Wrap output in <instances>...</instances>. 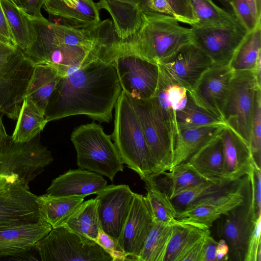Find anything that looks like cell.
Instances as JSON below:
<instances>
[{
	"label": "cell",
	"instance_id": "obj_22",
	"mask_svg": "<svg viewBox=\"0 0 261 261\" xmlns=\"http://www.w3.org/2000/svg\"><path fill=\"white\" fill-rule=\"evenodd\" d=\"M51 229L49 224L41 220L0 230V257L30 251Z\"/></svg>",
	"mask_w": 261,
	"mask_h": 261
},
{
	"label": "cell",
	"instance_id": "obj_44",
	"mask_svg": "<svg viewBox=\"0 0 261 261\" xmlns=\"http://www.w3.org/2000/svg\"><path fill=\"white\" fill-rule=\"evenodd\" d=\"M261 215L255 223L250 237L245 261H261Z\"/></svg>",
	"mask_w": 261,
	"mask_h": 261
},
{
	"label": "cell",
	"instance_id": "obj_46",
	"mask_svg": "<svg viewBox=\"0 0 261 261\" xmlns=\"http://www.w3.org/2000/svg\"><path fill=\"white\" fill-rule=\"evenodd\" d=\"M217 243L210 234L205 236L199 261H217Z\"/></svg>",
	"mask_w": 261,
	"mask_h": 261
},
{
	"label": "cell",
	"instance_id": "obj_41",
	"mask_svg": "<svg viewBox=\"0 0 261 261\" xmlns=\"http://www.w3.org/2000/svg\"><path fill=\"white\" fill-rule=\"evenodd\" d=\"M260 171V167L254 163L252 169L247 174L250 182L252 204L256 219L261 215Z\"/></svg>",
	"mask_w": 261,
	"mask_h": 261
},
{
	"label": "cell",
	"instance_id": "obj_45",
	"mask_svg": "<svg viewBox=\"0 0 261 261\" xmlns=\"http://www.w3.org/2000/svg\"><path fill=\"white\" fill-rule=\"evenodd\" d=\"M0 43L17 48L10 31L0 2Z\"/></svg>",
	"mask_w": 261,
	"mask_h": 261
},
{
	"label": "cell",
	"instance_id": "obj_7",
	"mask_svg": "<svg viewBox=\"0 0 261 261\" xmlns=\"http://www.w3.org/2000/svg\"><path fill=\"white\" fill-rule=\"evenodd\" d=\"M34 248L42 261H113L95 241L64 227L52 228Z\"/></svg>",
	"mask_w": 261,
	"mask_h": 261
},
{
	"label": "cell",
	"instance_id": "obj_4",
	"mask_svg": "<svg viewBox=\"0 0 261 261\" xmlns=\"http://www.w3.org/2000/svg\"><path fill=\"white\" fill-rule=\"evenodd\" d=\"M70 139L76 151L80 169L107 177L113 181L123 170V163L111 136L94 122L81 125L72 131Z\"/></svg>",
	"mask_w": 261,
	"mask_h": 261
},
{
	"label": "cell",
	"instance_id": "obj_24",
	"mask_svg": "<svg viewBox=\"0 0 261 261\" xmlns=\"http://www.w3.org/2000/svg\"><path fill=\"white\" fill-rule=\"evenodd\" d=\"M225 126L209 125L180 129L174 144L172 168L186 162L202 146L218 135Z\"/></svg>",
	"mask_w": 261,
	"mask_h": 261
},
{
	"label": "cell",
	"instance_id": "obj_27",
	"mask_svg": "<svg viewBox=\"0 0 261 261\" xmlns=\"http://www.w3.org/2000/svg\"><path fill=\"white\" fill-rule=\"evenodd\" d=\"M261 23L248 32L231 59L229 66L232 72L255 71L261 66Z\"/></svg>",
	"mask_w": 261,
	"mask_h": 261
},
{
	"label": "cell",
	"instance_id": "obj_14",
	"mask_svg": "<svg viewBox=\"0 0 261 261\" xmlns=\"http://www.w3.org/2000/svg\"><path fill=\"white\" fill-rule=\"evenodd\" d=\"M135 193L126 185H107L97 194L100 228L118 240Z\"/></svg>",
	"mask_w": 261,
	"mask_h": 261
},
{
	"label": "cell",
	"instance_id": "obj_19",
	"mask_svg": "<svg viewBox=\"0 0 261 261\" xmlns=\"http://www.w3.org/2000/svg\"><path fill=\"white\" fill-rule=\"evenodd\" d=\"M220 133L185 163L204 180L222 186L231 181L224 167Z\"/></svg>",
	"mask_w": 261,
	"mask_h": 261
},
{
	"label": "cell",
	"instance_id": "obj_21",
	"mask_svg": "<svg viewBox=\"0 0 261 261\" xmlns=\"http://www.w3.org/2000/svg\"><path fill=\"white\" fill-rule=\"evenodd\" d=\"M107 186V180L101 175L80 168L70 169L52 180L46 194L85 197L97 194Z\"/></svg>",
	"mask_w": 261,
	"mask_h": 261
},
{
	"label": "cell",
	"instance_id": "obj_1",
	"mask_svg": "<svg viewBox=\"0 0 261 261\" xmlns=\"http://www.w3.org/2000/svg\"><path fill=\"white\" fill-rule=\"evenodd\" d=\"M121 91L113 61L99 58L72 68L60 77L44 116L47 122L78 115L109 122Z\"/></svg>",
	"mask_w": 261,
	"mask_h": 261
},
{
	"label": "cell",
	"instance_id": "obj_11",
	"mask_svg": "<svg viewBox=\"0 0 261 261\" xmlns=\"http://www.w3.org/2000/svg\"><path fill=\"white\" fill-rule=\"evenodd\" d=\"M193 42L211 59L213 64H229L237 48L248 33L236 18L220 25H190Z\"/></svg>",
	"mask_w": 261,
	"mask_h": 261
},
{
	"label": "cell",
	"instance_id": "obj_9",
	"mask_svg": "<svg viewBox=\"0 0 261 261\" xmlns=\"http://www.w3.org/2000/svg\"><path fill=\"white\" fill-rule=\"evenodd\" d=\"M53 161L50 151L41 142L40 134L23 143L14 142L8 136L0 150L1 174H14L27 185Z\"/></svg>",
	"mask_w": 261,
	"mask_h": 261
},
{
	"label": "cell",
	"instance_id": "obj_31",
	"mask_svg": "<svg viewBox=\"0 0 261 261\" xmlns=\"http://www.w3.org/2000/svg\"><path fill=\"white\" fill-rule=\"evenodd\" d=\"M161 175L165 176L160 179L154 177V182L160 190L168 195L171 200L183 191L205 181L186 163L176 165Z\"/></svg>",
	"mask_w": 261,
	"mask_h": 261
},
{
	"label": "cell",
	"instance_id": "obj_10",
	"mask_svg": "<svg viewBox=\"0 0 261 261\" xmlns=\"http://www.w3.org/2000/svg\"><path fill=\"white\" fill-rule=\"evenodd\" d=\"M38 196L14 174L0 180V230L41 220Z\"/></svg>",
	"mask_w": 261,
	"mask_h": 261
},
{
	"label": "cell",
	"instance_id": "obj_37",
	"mask_svg": "<svg viewBox=\"0 0 261 261\" xmlns=\"http://www.w3.org/2000/svg\"><path fill=\"white\" fill-rule=\"evenodd\" d=\"M225 214V211L218 207L199 204L186 207L177 212L176 219L210 229L214 222Z\"/></svg>",
	"mask_w": 261,
	"mask_h": 261
},
{
	"label": "cell",
	"instance_id": "obj_51",
	"mask_svg": "<svg viewBox=\"0 0 261 261\" xmlns=\"http://www.w3.org/2000/svg\"><path fill=\"white\" fill-rule=\"evenodd\" d=\"M252 16L256 24L260 23V0H246Z\"/></svg>",
	"mask_w": 261,
	"mask_h": 261
},
{
	"label": "cell",
	"instance_id": "obj_55",
	"mask_svg": "<svg viewBox=\"0 0 261 261\" xmlns=\"http://www.w3.org/2000/svg\"><path fill=\"white\" fill-rule=\"evenodd\" d=\"M223 1H225V2H226L227 3H229V4H230V0H222Z\"/></svg>",
	"mask_w": 261,
	"mask_h": 261
},
{
	"label": "cell",
	"instance_id": "obj_17",
	"mask_svg": "<svg viewBox=\"0 0 261 261\" xmlns=\"http://www.w3.org/2000/svg\"><path fill=\"white\" fill-rule=\"evenodd\" d=\"M153 223V218L145 196L135 193L118 240L124 251L130 256V260H136Z\"/></svg>",
	"mask_w": 261,
	"mask_h": 261
},
{
	"label": "cell",
	"instance_id": "obj_50",
	"mask_svg": "<svg viewBox=\"0 0 261 261\" xmlns=\"http://www.w3.org/2000/svg\"><path fill=\"white\" fill-rule=\"evenodd\" d=\"M229 247L226 241L220 239L217 245V261L228 260Z\"/></svg>",
	"mask_w": 261,
	"mask_h": 261
},
{
	"label": "cell",
	"instance_id": "obj_2",
	"mask_svg": "<svg viewBox=\"0 0 261 261\" xmlns=\"http://www.w3.org/2000/svg\"><path fill=\"white\" fill-rule=\"evenodd\" d=\"M174 16L146 8L141 10V22L129 37L118 41L113 48L118 54H133L161 65L193 42L191 28L181 25Z\"/></svg>",
	"mask_w": 261,
	"mask_h": 261
},
{
	"label": "cell",
	"instance_id": "obj_35",
	"mask_svg": "<svg viewBox=\"0 0 261 261\" xmlns=\"http://www.w3.org/2000/svg\"><path fill=\"white\" fill-rule=\"evenodd\" d=\"M146 199L152 215L154 221L173 224L176 219L177 212L168 195L155 184L154 178L145 182Z\"/></svg>",
	"mask_w": 261,
	"mask_h": 261
},
{
	"label": "cell",
	"instance_id": "obj_30",
	"mask_svg": "<svg viewBox=\"0 0 261 261\" xmlns=\"http://www.w3.org/2000/svg\"><path fill=\"white\" fill-rule=\"evenodd\" d=\"M47 123L44 114L24 98L11 138L16 142H29L41 133Z\"/></svg>",
	"mask_w": 261,
	"mask_h": 261
},
{
	"label": "cell",
	"instance_id": "obj_47",
	"mask_svg": "<svg viewBox=\"0 0 261 261\" xmlns=\"http://www.w3.org/2000/svg\"><path fill=\"white\" fill-rule=\"evenodd\" d=\"M43 0H23L20 8L27 15L35 18L44 17L41 13Z\"/></svg>",
	"mask_w": 261,
	"mask_h": 261
},
{
	"label": "cell",
	"instance_id": "obj_54",
	"mask_svg": "<svg viewBox=\"0 0 261 261\" xmlns=\"http://www.w3.org/2000/svg\"><path fill=\"white\" fill-rule=\"evenodd\" d=\"M20 8L23 0H9Z\"/></svg>",
	"mask_w": 261,
	"mask_h": 261
},
{
	"label": "cell",
	"instance_id": "obj_20",
	"mask_svg": "<svg viewBox=\"0 0 261 261\" xmlns=\"http://www.w3.org/2000/svg\"><path fill=\"white\" fill-rule=\"evenodd\" d=\"M43 7L49 14L59 17L64 25L86 29L100 21L98 3L93 0H43Z\"/></svg>",
	"mask_w": 261,
	"mask_h": 261
},
{
	"label": "cell",
	"instance_id": "obj_13",
	"mask_svg": "<svg viewBox=\"0 0 261 261\" xmlns=\"http://www.w3.org/2000/svg\"><path fill=\"white\" fill-rule=\"evenodd\" d=\"M256 220L251 194L216 220L217 234L229 247L228 260L245 261Z\"/></svg>",
	"mask_w": 261,
	"mask_h": 261
},
{
	"label": "cell",
	"instance_id": "obj_42",
	"mask_svg": "<svg viewBox=\"0 0 261 261\" xmlns=\"http://www.w3.org/2000/svg\"><path fill=\"white\" fill-rule=\"evenodd\" d=\"M230 5L233 14L248 32L253 30L259 24L255 23L246 0H230Z\"/></svg>",
	"mask_w": 261,
	"mask_h": 261
},
{
	"label": "cell",
	"instance_id": "obj_29",
	"mask_svg": "<svg viewBox=\"0 0 261 261\" xmlns=\"http://www.w3.org/2000/svg\"><path fill=\"white\" fill-rule=\"evenodd\" d=\"M81 196H39L38 201L41 219L52 228L60 227L66 219L84 201Z\"/></svg>",
	"mask_w": 261,
	"mask_h": 261
},
{
	"label": "cell",
	"instance_id": "obj_33",
	"mask_svg": "<svg viewBox=\"0 0 261 261\" xmlns=\"http://www.w3.org/2000/svg\"><path fill=\"white\" fill-rule=\"evenodd\" d=\"M17 48L25 51L32 43L31 28L25 13L21 9L9 0H0Z\"/></svg>",
	"mask_w": 261,
	"mask_h": 261
},
{
	"label": "cell",
	"instance_id": "obj_48",
	"mask_svg": "<svg viewBox=\"0 0 261 261\" xmlns=\"http://www.w3.org/2000/svg\"><path fill=\"white\" fill-rule=\"evenodd\" d=\"M147 7L150 10L175 17L172 7L166 0H148Z\"/></svg>",
	"mask_w": 261,
	"mask_h": 261
},
{
	"label": "cell",
	"instance_id": "obj_53",
	"mask_svg": "<svg viewBox=\"0 0 261 261\" xmlns=\"http://www.w3.org/2000/svg\"><path fill=\"white\" fill-rule=\"evenodd\" d=\"M139 2L143 7L147 8V4L148 0H135ZM148 9V8H147Z\"/></svg>",
	"mask_w": 261,
	"mask_h": 261
},
{
	"label": "cell",
	"instance_id": "obj_36",
	"mask_svg": "<svg viewBox=\"0 0 261 261\" xmlns=\"http://www.w3.org/2000/svg\"><path fill=\"white\" fill-rule=\"evenodd\" d=\"M198 25L216 26L230 23L237 17L220 8L212 0H190Z\"/></svg>",
	"mask_w": 261,
	"mask_h": 261
},
{
	"label": "cell",
	"instance_id": "obj_32",
	"mask_svg": "<svg viewBox=\"0 0 261 261\" xmlns=\"http://www.w3.org/2000/svg\"><path fill=\"white\" fill-rule=\"evenodd\" d=\"M173 224L154 221L136 260L163 261L172 233Z\"/></svg>",
	"mask_w": 261,
	"mask_h": 261
},
{
	"label": "cell",
	"instance_id": "obj_38",
	"mask_svg": "<svg viewBox=\"0 0 261 261\" xmlns=\"http://www.w3.org/2000/svg\"><path fill=\"white\" fill-rule=\"evenodd\" d=\"M249 146L254 163H261V89L257 92L251 123Z\"/></svg>",
	"mask_w": 261,
	"mask_h": 261
},
{
	"label": "cell",
	"instance_id": "obj_25",
	"mask_svg": "<svg viewBox=\"0 0 261 261\" xmlns=\"http://www.w3.org/2000/svg\"><path fill=\"white\" fill-rule=\"evenodd\" d=\"M61 76L59 70L51 66L35 65L25 98L44 114L48 99Z\"/></svg>",
	"mask_w": 261,
	"mask_h": 261
},
{
	"label": "cell",
	"instance_id": "obj_52",
	"mask_svg": "<svg viewBox=\"0 0 261 261\" xmlns=\"http://www.w3.org/2000/svg\"><path fill=\"white\" fill-rule=\"evenodd\" d=\"M0 111V150L2 146L7 139L8 135L6 133L4 125L3 124Z\"/></svg>",
	"mask_w": 261,
	"mask_h": 261
},
{
	"label": "cell",
	"instance_id": "obj_56",
	"mask_svg": "<svg viewBox=\"0 0 261 261\" xmlns=\"http://www.w3.org/2000/svg\"><path fill=\"white\" fill-rule=\"evenodd\" d=\"M3 177V175L1 174V171H0V180Z\"/></svg>",
	"mask_w": 261,
	"mask_h": 261
},
{
	"label": "cell",
	"instance_id": "obj_15",
	"mask_svg": "<svg viewBox=\"0 0 261 261\" xmlns=\"http://www.w3.org/2000/svg\"><path fill=\"white\" fill-rule=\"evenodd\" d=\"M232 74L229 64H213L190 91L199 106L222 120Z\"/></svg>",
	"mask_w": 261,
	"mask_h": 261
},
{
	"label": "cell",
	"instance_id": "obj_16",
	"mask_svg": "<svg viewBox=\"0 0 261 261\" xmlns=\"http://www.w3.org/2000/svg\"><path fill=\"white\" fill-rule=\"evenodd\" d=\"M213 64L208 56L192 42L159 66L172 81L191 91Z\"/></svg>",
	"mask_w": 261,
	"mask_h": 261
},
{
	"label": "cell",
	"instance_id": "obj_43",
	"mask_svg": "<svg viewBox=\"0 0 261 261\" xmlns=\"http://www.w3.org/2000/svg\"><path fill=\"white\" fill-rule=\"evenodd\" d=\"M172 7L175 17L180 22L191 25L197 22L190 0H166Z\"/></svg>",
	"mask_w": 261,
	"mask_h": 261
},
{
	"label": "cell",
	"instance_id": "obj_40",
	"mask_svg": "<svg viewBox=\"0 0 261 261\" xmlns=\"http://www.w3.org/2000/svg\"><path fill=\"white\" fill-rule=\"evenodd\" d=\"M96 242L112 257L113 261L130 260V256L123 250L117 239L99 230Z\"/></svg>",
	"mask_w": 261,
	"mask_h": 261
},
{
	"label": "cell",
	"instance_id": "obj_39",
	"mask_svg": "<svg viewBox=\"0 0 261 261\" xmlns=\"http://www.w3.org/2000/svg\"><path fill=\"white\" fill-rule=\"evenodd\" d=\"M219 185L204 181L180 192L172 198L171 201L176 212H178L192 204L202 196L211 193Z\"/></svg>",
	"mask_w": 261,
	"mask_h": 261
},
{
	"label": "cell",
	"instance_id": "obj_23",
	"mask_svg": "<svg viewBox=\"0 0 261 261\" xmlns=\"http://www.w3.org/2000/svg\"><path fill=\"white\" fill-rule=\"evenodd\" d=\"M220 136L224 167L230 181L247 175L254 163L249 145L228 126L223 128Z\"/></svg>",
	"mask_w": 261,
	"mask_h": 261
},
{
	"label": "cell",
	"instance_id": "obj_3",
	"mask_svg": "<svg viewBox=\"0 0 261 261\" xmlns=\"http://www.w3.org/2000/svg\"><path fill=\"white\" fill-rule=\"evenodd\" d=\"M114 108V127L111 136L123 163L144 182L154 178L140 122L129 97L122 90Z\"/></svg>",
	"mask_w": 261,
	"mask_h": 261
},
{
	"label": "cell",
	"instance_id": "obj_12",
	"mask_svg": "<svg viewBox=\"0 0 261 261\" xmlns=\"http://www.w3.org/2000/svg\"><path fill=\"white\" fill-rule=\"evenodd\" d=\"M122 90L130 97L151 98L156 91L159 66L133 54H120L113 60Z\"/></svg>",
	"mask_w": 261,
	"mask_h": 261
},
{
	"label": "cell",
	"instance_id": "obj_26",
	"mask_svg": "<svg viewBox=\"0 0 261 261\" xmlns=\"http://www.w3.org/2000/svg\"><path fill=\"white\" fill-rule=\"evenodd\" d=\"M211 234L210 229L177 220L163 261H181L188 250L199 240Z\"/></svg>",
	"mask_w": 261,
	"mask_h": 261
},
{
	"label": "cell",
	"instance_id": "obj_34",
	"mask_svg": "<svg viewBox=\"0 0 261 261\" xmlns=\"http://www.w3.org/2000/svg\"><path fill=\"white\" fill-rule=\"evenodd\" d=\"M176 121L178 131L183 128L209 125L227 126L223 120L199 106L190 91L186 104L176 112Z\"/></svg>",
	"mask_w": 261,
	"mask_h": 261
},
{
	"label": "cell",
	"instance_id": "obj_8",
	"mask_svg": "<svg viewBox=\"0 0 261 261\" xmlns=\"http://www.w3.org/2000/svg\"><path fill=\"white\" fill-rule=\"evenodd\" d=\"M129 98L140 122L156 177L172 168L173 140L151 98Z\"/></svg>",
	"mask_w": 261,
	"mask_h": 261
},
{
	"label": "cell",
	"instance_id": "obj_5",
	"mask_svg": "<svg viewBox=\"0 0 261 261\" xmlns=\"http://www.w3.org/2000/svg\"><path fill=\"white\" fill-rule=\"evenodd\" d=\"M35 65L18 48L0 43V111L16 119Z\"/></svg>",
	"mask_w": 261,
	"mask_h": 261
},
{
	"label": "cell",
	"instance_id": "obj_18",
	"mask_svg": "<svg viewBox=\"0 0 261 261\" xmlns=\"http://www.w3.org/2000/svg\"><path fill=\"white\" fill-rule=\"evenodd\" d=\"M159 68L158 84L151 99L168 128L174 146L179 132L176 113L186 104L189 90L172 81L160 66Z\"/></svg>",
	"mask_w": 261,
	"mask_h": 261
},
{
	"label": "cell",
	"instance_id": "obj_6",
	"mask_svg": "<svg viewBox=\"0 0 261 261\" xmlns=\"http://www.w3.org/2000/svg\"><path fill=\"white\" fill-rule=\"evenodd\" d=\"M260 84L254 71L233 72L223 110V121L249 145L255 97Z\"/></svg>",
	"mask_w": 261,
	"mask_h": 261
},
{
	"label": "cell",
	"instance_id": "obj_49",
	"mask_svg": "<svg viewBox=\"0 0 261 261\" xmlns=\"http://www.w3.org/2000/svg\"><path fill=\"white\" fill-rule=\"evenodd\" d=\"M205 236L199 240L188 250L181 261H199Z\"/></svg>",
	"mask_w": 261,
	"mask_h": 261
},
{
	"label": "cell",
	"instance_id": "obj_28",
	"mask_svg": "<svg viewBox=\"0 0 261 261\" xmlns=\"http://www.w3.org/2000/svg\"><path fill=\"white\" fill-rule=\"evenodd\" d=\"M60 227L96 242L100 229L97 199L84 201Z\"/></svg>",
	"mask_w": 261,
	"mask_h": 261
}]
</instances>
